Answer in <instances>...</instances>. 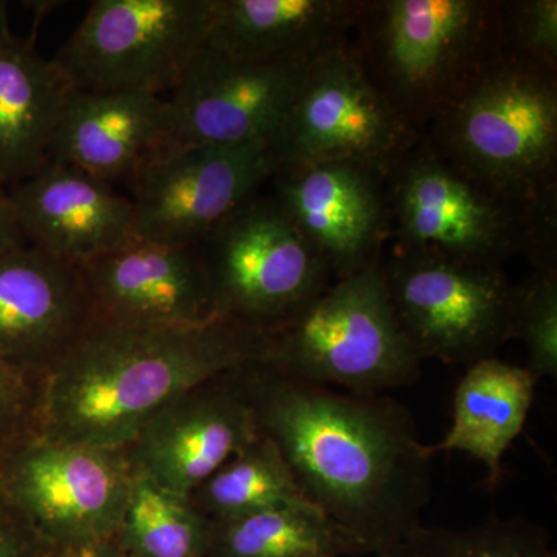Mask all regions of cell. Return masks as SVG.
Listing matches in <instances>:
<instances>
[{
	"label": "cell",
	"instance_id": "30bf717a",
	"mask_svg": "<svg viewBox=\"0 0 557 557\" xmlns=\"http://www.w3.org/2000/svg\"><path fill=\"white\" fill-rule=\"evenodd\" d=\"M381 270L399 327L421 361L468 368L512 339L515 285L502 269L395 249Z\"/></svg>",
	"mask_w": 557,
	"mask_h": 557
},
{
	"label": "cell",
	"instance_id": "f1b7e54d",
	"mask_svg": "<svg viewBox=\"0 0 557 557\" xmlns=\"http://www.w3.org/2000/svg\"><path fill=\"white\" fill-rule=\"evenodd\" d=\"M51 545L3 494L0 502V557H58Z\"/></svg>",
	"mask_w": 557,
	"mask_h": 557
},
{
	"label": "cell",
	"instance_id": "d4e9b609",
	"mask_svg": "<svg viewBox=\"0 0 557 557\" xmlns=\"http://www.w3.org/2000/svg\"><path fill=\"white\" fill-rule=\"evenodd\" d=\"M189 500L209 520H228L306 498L276 443L260 432L201 483Z\"/></svg>",
	"mask_w": 557,
	"mask_h": 557
},
{
	"label": "cell",
	"instance_id": "9a60e30c",
	"mask_svg": "<svg viewBox=\"0 0 557 557\" xmlns=\"http://www.w3.org/2000/svg\"><path fill=\"white\" fill-rule=\"evenodd\" d=\"M237 372L208 381L161 409L124 449L132 468L189 497L258 438V421Z\"/></svg>",
	"mask_w": 557,
	"mask_h": 557
},
{
	"label": "cell",
	"instance_id": "d6a6232c",
	"mask_svg": "<svg viewBox=\"0 0 557 557\" xmlns=\"http://www.w3.org/2000/svg\"><path fill=\"white\" fill-rule=\"evenodd\" d=\"M307 557H321V556H307Z\"/></svg>",
	"mask_w": 557,
	"mask_h": 557
},
{
	"label": "cell",
	"instance_id": "e0dca14e",
	"mask_svg": "<svg viewBox=\"0 0 557 557\" xmlns=\"http://www.w3.org/2000/svg\"><path fill=\"white\" fill-rule=\"evenodd\" d=\"M7 190L25 244L62 262L79 267L137 240L129 197L67 164L49 161Z\"/></svg>",
	"mask_w": 557,
	"mask_h": 557
},
{
	"label": "cell",
	"instance_id": "7402d4cb",
	"mask_svg": "<svg viewBox=\"0 0 557 557\" xmlns=\"http://www.w3.org/2000/svg\"><path fill=\"white\" fill-rule=\"evenodd\" d=\"M537 380L530 370L496 357L468 366L456 388L453 424L429 456L461 450L485 465L487 483L502 479V458L525 424Z\"/></svg>",
	"mask_w": 557,
	"mask_h": 557
},
{
	"label": "cell",
	"instance_id": "277c9868",
	"mask_svg": "<svg viewBox=\"0 0 557 557\" xmlns=\"http://www.w3.org/2000/svg\"><path fill=\"white\" fill-rule=\"evenodd\" d=\"M421 141L502 199H556L557 72L502 54L429 124Z\"/></svg>",
	"mask_w": 557,
	"mask_h": 557
},
{
	"label": "cell",
	"instance_id": "4dcf8cb0",
	"mask_svg": "<svg viewBox=\"0 0 557 557\" xmlns=\"http://www.w3.org/2000/svg\"><path fill=\"white\" fill-rule=\"evenodd\" d=\"M20 370L0 359V418L17 408L22 397Z\"/></svg>",
	"mask_w": 557,
	"mask_h": 557
},
{
	"label": "cell",
	"instance_id": "7a4b0ae2",
	"mask_svg": "<svg viewBox=\"0 0 557 557\" xmlns=\"http://www.w3.org/2000/svg\"><path fill=\"white\" fill-rule=\"evenodd\" d=\"M265 332L220 318L201 327L91 321L42 373L39 435L126 449L161 409L193 388L260 362Z\"/></svg>",
	"mask_w": 557,
	"mask_h": 557
},
{
	"label": "cell",
	"instance_id": "9c48e42d",
	"mask_svg": "<svg viewBox=\"0 0 557 557\" xmlns=\"http://www.w3.org/2000/svg\"><path fill=\"white\" fill-rule=\"evenodd\" d=\"M420 141L373 89L347 40L310 62L270 152L274 172L341 161L387 178Z\"/></svg>",
	"mask_w": 557,
	"mask_h": 557
},
{
	"label": "cell",
	"instance_id": "83f0119b",
	"mask_svg": "<svg viewBox=\"0 0 557 557\" xmlns=\"http://www.w3.org/2000/svg\"><path fill=\"white\" fill-rule=\"evenodd\" d=\"M504 28L509 53L557 72L556 0L504 2Z\"/></svg>",
	"mask_w": 557,
	"mask_h": 557
},
{
	"label": "cell",
	"instance_id": "44dd1931",
	"mask_svg": "<svg viewBox=\"0 0 557 557\" xmlns=\"http://www.w3.org/2000/svg\"><path fill=\"white\" fill-rule=\"evenodd\" d=\"M73 86L57 62L13 35L0 2V186L9 189L49 163Z\"/></svg>",
	"mask_w": 557,
	"mask_h": 557
},
{
	"label": "cell",
	"instance_id": "ac0fdd59",
	"mask_svg": "<svg viewBox=\"0 0 557 557\" xmlns=\"http://www.w3.org/2000/svg\"><path fill=\"white\" fill-rule=\"evenodd\" d=\"M90 322L79 267L30 245L0 255V359L44 370Z\"/></svg>",
	"mask_w": 557,
	"mask_h": 557
},
{
	"label": "cell",
	"instance_id": "484cf974",
	"mask_svg": "<svg viewBox=\"0 0 557 557\" xmlns=\"http://www.w3.org/2000/svg\"><path fill=\"white\" fill-rule=\"evenodd\" d=\"M392 557H556L548 531L525 518H490L467 528L421 525Z\"/></svg>",
	"mask_w": 557,
	"mask_h": 557
},
{
	"label": "cell",
	"instance_id": "ffe728a7",
	"mask_svg": "<svg viewBox=\"0 0 557 557\" xmlns=\"http://www.w3.org/2000/svg\"><path fill=\"white\" fill-rule=\"evenodd\" d=\"M357 0H214L207 49L233 60L309 64L350 38Z\"/></svg>",
	"mask_w": 557,
	"mask_h": 557
},
{
	"label": "cell",
	"instance_id": "2e32d148",
	"mask_svg": "<svg viewBox=\"0 0 557 557\" xmlns=\"http://www.w3.org/2000/svg\"><path fill=\"white\" fill-rule=\"evenodd\" d=\"M270 182L271 196L324 256L335 281L381 262L391 218L383 175L338 161L277 170Z\"/></svg>",
	"mask_w": 557,
	"mask_h": 557
},
{
	"label": "cell",
	"instance_id": "4fadbf2b",
	"mask_svg": "<svg viewBox=\"0 0 557 557\" xmlns=\"http://www.w3.org/2000/svg\"><path fill=\"white\" fill-rule=\"evenodd\" d=\"M309 64L239 61L205 49L164 98L156 156L194 146L270 148Z\"/></svg>",
	"mask_w": 557,
	"mask_h": 557
},
{
	"label": "cell",
	"instance_id": "6da1fadb",
	"mask_svg": "<svg viewBox=\"0 0 557 557\" xmlns=\"http://www.w3.org/2000/svg\"><path fill=\"white\" fill-rule=\"evenodd\" d=\"M259 431L269 435L302 497L327 516L355 555L392 557L423 525L432 469L416 418L397 399L338 392L239 369Z\"/></svg>",
	"mask_w": 557,
	"mask_h": 557
},
{
	"label": "cell",
	"instance_id": "7c38bea8",
	"mask_svg": "<svg viewBox=\"0 0 557 557\" xmlns=\"http://www.w3.org/2000/svg\"><path fill=\"white\" fill-rule=\"evenodd\" d=\"M274 170L267 146H194L152 157L129 180L135 239L199 247Z\"/></svg>",
	"mask_w": 557,
	"mask_h": 557
},
{
	"label": "cell",
	"instance_id": "603a6c76",
	"mask_svg": "<svg viewBox=\"0 0 557 557\" xmlns=\"http://www.w3.org/2000/svg\"><path fill=\"white\" fill-rule=\"evenodd\" d=\"M307 556H357L338 528L310 502L211 520L208 557Z\"/></svg>",
	"mask_w": 557,
	"mask_h": 557
},
{
	"label": "cell",
	"instance_id": "8fae6325",
	"mask_svg": "<svg viewBox=\"0 0 557 557\" xmlns=\"http://www.w3.org/2000/svg\"><path fill=\"white\" fill-rule=\"evenodd\" d=\"M132 483L124 449L67 445L36 435L7 469L3 494L57 548L119 533Z\"/></svg>",
	"mask_w": 557,
	"mask_h": 557
},
{
	"label": "cell",
	"instance_id": "d6986e66",
	"mask_svg": "<svg viewBox=\"0 0 557 557\" xmlns=\"http://www.w3.org/2000/svg\"><path fill=\"white\" fill-rule=\"evenodd\" d=\"M164 98L149 91L73 90L50 160L115 185L159 150Z\"/></svg>",
	"mask_w": 557,
	"mask_h": 557
},
{
	"label": "cell",
	"instance_id": "8992f818",
	"mask_svg": "<svg viewBox=\"0 0 557 557\" xmlns=\"http://www.w3.org/2000/svg\"><path fill=\"white\" fill-rule=\"evenodd\" d=\"M381 263L332 282L265 332L260 364L288 379L357 394L416 383L421 359L399 327Z\"/></svg>",
	"mask_w": 557,
	"mask_h": 557
},
{
	"label": "cell",
	"instance_id": "ba28073f",
	"mask_svg": "<svg viewBox=\"0 0 557 557\" xmlns=\"http://www.w3.org/2000/svg\"><path fill=\"white\" fill-rule=\"evenodd\" d=\"M214 0H95L53 61L73 89L174 91L207 49Z\"/></svg>",
	"mask_w": 557,
	"mask_h": 557
},
{
	"label": "cell",
	"instance_id": "f546056e",
	"mask_svg": "<svg viewBox=\"0 0 557 557\" xmlns=\"http://www.w3.org/2000/svg\"><path fill=\"white\" fill-rule=\"evenodd\" d=\"M24 245L27 244L11 207L9 190L0 186V255H5L11 249L21 248Z\"/></svg>",
	"mask_w": 557,
	"mask_h": 557
},
{
	"label": "cell",
	"instance_id": "3957f363",
	"mask_svg": "<svg viewBox=\"0 0 557 557\" xmlns=\"http://www.w3.org/2000/svg\"><path fill=\"white\" fill-rule=\"evenodd\" d=\"M348 46L373 89L423 138L449 102L507 53L504 2L357 0Z\"/></svg>",
	"mask_w": 557,
	"mask_h": 557
},
{
	"label": "cell",
	"instance_id": "52a82bcc",
	"mask_svg": "<svg viewBox=\"0 0 557 557\" xmlns=\"http://www.w3.org/2000/svg\"><path fill=\"white\" fill-rule=\"evenodd\" d=\"M219 318L277 327L332 284L324 256L273 196L255 194L199 245Z\"/></svg>",
	"mask_w": 557,
	"mask_h": 557
},
{
	"label": "cell",
	"instance_id": "5b68a950",
	"mask_svg": "<svg viewBox=\"0 0 557 557\" xmlns=\"http://www.w3.org/2000/svg\"><path fill=\"white\" fill-rule=\"evenodd\" d=\"M397 248L435 258L497 267L525 251L556 267V199L519 207L440 159L423 141L387 177Z\"/></svg>",
	"mask_w": 557,
	"mask_h": 557
},
{
	"label": "cell",
	"instance_id": "4316f807",
	"mask_svg": "<svg viewBox=\"0 0 557 557\" xmlns=\"http://www.w3.org/2000/svg\"><path fill=\"white\" fill-rule=\"evenodd\" d=\"M512 339L525 344L531 375L557 376V270L534 269L515 285Z\"/></svg>",
	"mask_w": 557,
	"mask_h": 557
},
{
	"label": "cell",
	"instance_id": "1f68e13d",
	"mask_svg": "<svg viewBox=\"0 0 557 557\" xmlns=\"http://www.w3.org/2000/svg\"><path fill=\"white\" fill-rule=\"evenodd\" d=\"M58 557H129L116 544L115 539L108 541L87 542V544L73 545L60 548Z\"/></svg>",
	"mask_w": 557,
	"mask_h": 557
},
{
	"label": "cell",
	"instance_id": "cb8c5ba5",
	"mask_svg": "<svg viewBox=\"0 0 557 557\" xmlns=\"http://www.w3.org/2000/svg\"><path fill=\"white\" fill-rule=\"evenodd\" d=\"M132 467V465H131ZM211 520L132 468L129 498L115 541L129 557H208Z\"/></svg>",
	"mask_w": 557,
	"mask_h": 557
},
{
	"label": "cell",
	"instance_id": "5bb4252c",
	"mask_svg": "<svg viewBox=\"0 0 557 557\" xmlns=\"http://www.w3.org/2000/svg\"><path fill=\"white\" fill-rule=\"evenodd\" d=\"M79 270L94 322L193 329L220 319L199 247L135 240Z\"/></svg>",
	"mask_w": 557,
	"mask_h": 557
}]
</instances>
